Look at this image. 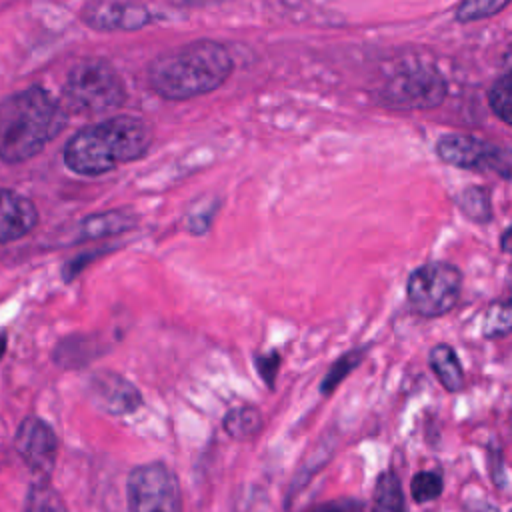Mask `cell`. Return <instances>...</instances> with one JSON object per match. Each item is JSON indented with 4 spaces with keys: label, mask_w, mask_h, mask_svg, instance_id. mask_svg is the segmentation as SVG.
<instances>
[{
    "label": "cell",
    "mask_w": 512,
    "mask_h": 512,
    "mask_svg": "<svg viewBox=\"0 0 512 512\" xmlns=\"http://www.w3.org/2000/svg\"><path fill=\"white\" fill-rule=\"evenodd\" d=\"M16 450L24 464L36 476H40V480H48L56 464L58 440L54 430L44 420L28 416L20 422L16 432Z\"/></svg>",
    "instance_id": "9c48e42d"
},
{
    "label": "cell",
    "mask_w": 512,
    "mask_h": 512,
    "mask_svg": "<svg viewBox=\"0 0 512 512\" xmlns=\"http://www.w3.org/2000/svg\"><path fill=\"white\" fill-rule=\"evenodd\" d=\"M66 126V110L42 86H30L0 102V158L24 162Z\"/></svg>",
    "instance_id": "3957f363"
},
{
    "label": "cell",
    "mask_w": 512,
    "mask_h": 512,
    "mask_svg": "<svg viewBox=\"0 0 512 512\" xmlns=\"http://www.w3.org/2000/svg\"><path fill=\"white\" fill-rule=\"evenodd\" d=\"M154 134L138 116L118 114L78 130L64 146V164L82 176H100L148 154Z\"/></svg>",
    "instance_id": "7a4b0ae2"
},
{
    "label": "cell",
    "mask_w": 512,
    "mask_h": 512,
    "mask_svg": "<svg viewBox=\"0 0 512 512\" xmlns=\"http://www.w3.org/2000/svg\"><path fill=\"white\" fill-rule=\"evenodd\" d=\"M442 486H444V482H442V476L438 472L424 470V472H418L412 478L410 492H412V498L418 504H426L430 500H436L442 494Z\"/></svg>",
    "instance_id": "7402d4cb"
},
{
    "label": "cell",
    "mask_w": 512,
    "mask_h": 512,
    "mask_svg": "<svg viewBox=\"0 0 512 512\" xmlns=\"http://www.w3.org/2000/svg\"><path fill=\"white\" fill-rule=\"evenodd\" d=\"M90 400L106 414L122 416L142 406L140 390L116 372H96L88 382Z\"/></svg>",
    "instance_id": "8fae6325"
},
{
    "label": "cell",
    "mask_w": 512,
    "mask_h": 512,
    "mask_svg": "<svg viewBox=\"0 0 512 512\" xmlns=\"http://www.w3.org/2000/svg\"><path fill=\"white\" fill-rule=\"evenodd\" d=\"M488 106L490 110L504 122V124H512V118H510V110H512V80H510V74L504 72L502 76H498L490 90H488Z\"/></svg>",
    "instance_id": "ffe728a7"
},
{
    "label": "cell",
    "mask_w": 512,
    "mask_h": 512,
    "mask_svg": "<svg viewBox=\"0 0 512 512\" xmlns=\"http://www.w3.org/2000/svg\"><path fill=\"white\" fill-rule=\"evenodd\" d=\"M262 414L254 406H236L230 408L222 418V428L234 440H248L262 430Z\"/></svg>",
    "instance_id": "9a60e30c"
},
{
    "label": "cell",
    "mask_w": 512,
    "mask_h": 512,
    "mask_svg": "<svg viewBox=\"0 0 512 512\" xmlns=\"http://www.w3.org/2000/svg\"><path fill=\"white\" fill-rule=\"evenodd\" d=\"M24 512H66V504L48 480H40L28 490Z\"/></svg>",
    "instance_id": "ac0fdd59"
},
{
    "label": "cell",
    "mask_w": 512,
    "mask_h": 512,
    "mask_svg": "<svg viewBox=\"0 0 512 512\" xmlns=\"http://www.w3.org/2000/svg\"><path fill=\"white\" fill-rule=\"evenodd\" d=\"M256 362V370L262 376V380L266 382V386L272 390L274 382H276V374L280 368V354L278 352H270V354H258L254 358Z\"/></svg>",
    "instance_id": "cb8c5ba5"
},
{
    "label": "cell",
    "mask_w": 512,
    "mask_h": 512,
    "mask_svg": "<svg viewBox=\"0 0 512 512\" xmlns=\"http://www.w3.org/2000/svg\"><path fill=\"white\" fill-rule=\"evenodd\" d=\"M462 282L464 278L456 264L432 260L412 270L406 282V296L416 314L438 318L458 304Z\"/></svg>",
    "instance_id": "5b68a950"
},
{
    "label": "cell",
    "mask_w": 512,
    "mask_h": 512,
    "mask_svg": "<svg viewBox=\"0 0 512 512\" xmlns=\"http://www.w3.org/2000/svg\"><path fill=\"white\" fill-rule=\"evenodd\" d=\"M434 150H436V156L448 166L462 168V170H476V172L492 170L500 174L504 180L510 178L508 150L484 138L462 134V132H450L438 138Z\"/></svg>",
    "instance_id": "ba28073f"
},
{
    "label": "cell",
    "mask_w": 512,
    "mask_h": 512,
    "mask_svg": "<svg viewBox=\"0 0 512 512\" xmlns=\"http://www.w3.org/2000/svg\"><path fill=\"white\" fill-rule=\"evenodd\" d=\"M232 70L230 50L202 38L154 56L148 64V84L164 100H190L220 88Z\"/></svg>",
    "instance_id": "6da1fadb"
},
{
    "label": "cell",
    "mask_w": 512,
    "mask_h": 512,
    "mask_svg": "<svg viewBox=\"0 0 512 512\" xmlns=\"http://www.w3.org/2000/svg\"><path fill=\"white\" fill-rule=\"evenodd\" d=\"M458 208L460 212L476 222V224H488L492 220V202H490V192L488 188L484 186H478V184H472V186H466L458 198Z\"/></svg>",
    "instance_id": "e0dca14e"
},
{
    "label": "cell",
    "mask_w": 512,
    "mask_h": 512,
    "mask_svg": "<svg viewBox=\"0 0 512 512\" xmlns=\"http://www.w3.org/2000/svg\"><path fill=\"white\" fill-rule=\"evenodd\" d=\"M126 86L116 68L102 58L76 62L62 88V108L78 114H102L124 106Z\"/></svg>",
    "instance_id": "277c9868"
},
{
    "label": "cell",
    "mask_w": 512,
    "mask_h": 512,
    "mask_svg": "<svg viewBox=\"0 0 512 512\" xmlns=\"http://www.w3.org/2000/svg\"><path fill=\"white\" fill-rule=\"evenodd\" d=\"M138 216L128 208H116L92 214L82 220L80 224V238L84 240H96L106 236H116L126 230L136 228Z\"/></svg>",
    "instance_id": "4fadbf2b"
},
{
    "label": "cell",
    "mask_w": 512,
    "mask_h": 512,
    "mask_svg": "<svg viewBox=\"0 0 512 512\" xmlns=\"http://www.w3.org/2000/svg\"><path fill=\"white\" fill-rule=\"evenodd\" d=\"M510 6V0H468V2H462L458 4L456 8V22H476L480 18H488V16H494L498 12H502L504 8Z\"/></svg>",
    "instance_id": "44dd1931"
},
{
    "label": "cell",
    "mask_w": 512,
    "mask_h": 512,
    "mask_svg": "<svg viewBox=\"0 0 512 512\" xmlns=\"http://www.w3.org/2000/svg\"><path fill=\"white\" fill-rule=\"evenodd\" d=\"M464 512H500L492 502L484 500V498H476V500H468L464 504Z\"/></svg>",
    "instance_id": "d4e9b609"
},
{
    "label": "cell",
    "mask_w": 512,
    "mask_h": 512,
    "mask_svg": "<svg viewBox=\"0 0 512 512\" xmlns=\"http://www.w3.org/2000/svg\"><path fill=\"white\" fill-rule=\"evenodd\" d=\"M80 18L94 30H140L152 24L154 14L138 2H90L82 8Z\"/></svg>",
    "instance_id": "30bf717a"
},
{
    "label": "cell",
    "mask_w": 512,
    "mask_h": 512,
    "mask_svg": "<svg viewBox=\"0 0 512 512\" xmlns=\"http://www.w3.org/2000/svg\"><path fill=\"white\" fill-rule=\"evenodd\" d=\"M348 510H350V504L340 502V500H332V502H324V504L314 506L310 512H348Z\"/></svg>",
    "instance_id": "484cf974"
},
{
    "label": "cell",
    "mask_w": 512,
    "mask_h": 512,
    "mask_svg": "<svg viewBox=\"0 0 512 512\" xmlns=\"http://www.w3.org/2000/svg\"><path fill=\"white\" fill-rule=\"evenodd\" d=\"M130 512H182L180 486L164 462L136 466L126 480Z\"/></svg>",
    "instance_id": "8992f818"
},
{
    "label": "cell",
    "mask_w": 512,
    "mask_h": 512,
    "mask_svg": "<svg viewBox=\"0 0 512 512\" xmlns=\"http://www.w3.org/2000/svg\"><path fill=\"white\" fill-rule=\"evenodd\" d=\"M372 512H408L402 484L394 472L380 474L374 488Z\"/></svg>",
    "instance_id": "2e32d148"
},
{
    "label": "cell",
    "mask_w": 512,
    "mask_h": 512,
    "mask_svg": "<svg viewBox=\"0 0 512 512\" xmlns=\"http://www.w3.org/2000/svg\"><path fill=\"white\" fill-rule=\"evenodd\" d=\"M36 224L38 210L34 202L14 190L0 188V244L26 236Z\"/></svg>",
    "instance_id": "7c38bea8"
},
{
    "label": "cell",
    "mask_w": 512,
    "mask_h": 512,
    "mask_svg": "<svg viewBox=\"0 0 512 512\" xmlns=\"http://www.w3.org/2000/svg\"><path fill=\"white\" fill-rule=\"evenodd\" d=\"M366 350H368V348L364 346V348H356V350L344 352V354L330 366V370L326 372V376L322 378V382H320V392L328 396V394L364 360Z\"/></svg>",
    "instance_id": "d6986e66"
},
{
    "label": "cell",
    "mask_w": 512,
    "mask_h": 512,
    "mask_svg": "<svg viewBox=\"0 0 512 512\" xmlns=\"http://www.w3.org/2000/svg\"><path fill=\"white\" fill-rule=\"evenodd\" d=\"M428 364L444 390L458 392L464 388V368L450 344H436L428 354Z\"/></svg>",
    "instance_id": "5bb4252c"
},
{
    "label": "cell",
    "mask_w": 512,
    "mask_h": 512,
    "mask_svg": "<svg viewBox=\"0 0 512 512\" xmlns=\"http://www.w3.org/2000/svg\"><path fill=\"white\" fill-rule=\"evenodd\" d=\"M446 80L428 66H416L394 74L380 90L378 102L390 110H430L444 102Z\"/></svg>",
    "instance_id": "52a82bcc"
},
{
    "label": "cell",
    "mask_w": 512,
    "mask_h": 512,
    "mask_svg": "<svg viewBox=\"0 0 512 512\" xmlns=\"http://www.w3.org/2000/svg\"><path fill=\"white\" fill-rule=\"evenodd\" d=\"M508 236H510V228H504L502 232V252H510V246H508Z\"/></svg>",
    "instance_id": "4316f807"
},
{
    "label": "cell",
    "mask_w": 512,
    "mask_h": 512,
    "mask_svg": "<svg viewBox=\"0 0 512 512\" xmlns=\"http://www.w3.org/2000/svg\"><path fill=\"white\" fill-rule=\"evenodd\" d=\"M512 314H510V302H496L490 306L484 322V336L486 338H502L510 332Z\"/></svg>",
    "instance_id": "603a6c76"
}]
</instances>
